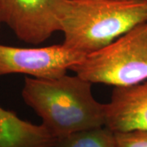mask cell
I'll return each mask as SVG.
<instances>
[{"label": "cell", "mask_w": 147, "mask_h": 147, "mask_svg": "<svg viewBox=\"0 0 147 147\" xmlns=\"http://www.w3.org/2000/svg\"><path fill=\"white\" fill-rule=\"evenodd\" d=\"M61 0H0V21L21 41L39 44L61 31Z\"/></svg>", "instance_id": "obj_5"}, {"label": "cell", "mask_w": 147, "mask_h": 147, "mask_svg": "<svg viewBox=\"0 0 147 147\" xmlns=\"http://www.w3.org/2000/svg\"><path fill=\"white\" fill-rule=\"evenodd\" d=\"M54 147H117V145L115 132L104 126L59 138Z\"/></svg>", "instance_id": "obj_8"}, {"label": "cell", "mask_w": 147, "mask_h": 147, "mask_svg": "<svg viewBox=\"0 0 147 147\" xmlns=\"http://www.w3.org/2000/svg\"><path fill=\"white\" fill-rule=\"evenodd\" d=\"M139 0H61L59 21L65 47L82 55L96 52L146 22Z\"/></svg>", "instance_id": "obj_2"}, {"label": "cell", "mask_w": 147, "mask_h": 147, "mask_svg": "<svg viewBox=\"0 0 147 147\" xmlns=\"http://www.w3.org/2000/svg\"><path fill=\"white\" fill-rule=\"evenodd\" d=\"M92 84L130 87L147 80V22L100 50L85 55L70 69Z\"/></svg>", "instance_id": "obj_3"}, {"label": "cell", "mask_w": 147, "mask_h": 147, "mask_svg": "<svg viewBox=\"0 0 147 147\" xmlns=\"http://www.w3.org/2000/svg\"><path fill=\"white\" fill-rule=\"evenodd\" d=\"M115 134L117 147H147V131H128Z\"/></svg>", "instance_id": "obj_9"}, {"label": "cell", "mask_w": 147, "mask_h": 147, "mask_svg": "<svg viewBox=\"0 0 147 147\" xmlns=\"http://www.w3.org/2000/svg\"><path fill=\"white\" fill-rule=\"evenodd\" d=\"M57 141L42 124L23 120L0 106V147H54Z\"/></svg>", "instance_id": "obj_7"}, {"label": "cell", "mask_w": 147, "mask_h": 147, "mask_svg": "<svg viewBox=\"0 0 147 147\" xmlns=\"http://www.w3.org/2000/svg\"><path fill=\"white\" fill-rule=\"evenodd\" d=\"M84 55L63 43L42 47L0 44V76L22 74L36 79H52L67 74Z\"/></svg>", "instance_id": "obj_4"}, {"label": "cell", "mask_w": 147, "mask_h": 147, "mask_svg": "<svg viewBox=\"0 0 147 147\" xmlns=\"http://www.w3.org/2000/svg\"><path fill=\"white\" fill-rule=\"evenodd\" d=\"M105 127L115 133L147 131V80L115 88L105 104Z\"/></svg>", "instance_id": "obj_6"}, {"label": "cell", "mask_w": 147, "mask_h": 147, "mask_svg": "<svg viewBox=\"0 0 147 147\" xmlns=\"http://www.w3.org/2000/svg\"><path fill=\"white\" fill-rule=\"evenodd\" d=\"M139 1H145V2H146V0H139Z\"/></svg>", "instance_id": "obj_11"}, {"label": "cell", "mask_w": 147, "mask_h": 147, "mask_svg": "<svg viewBox=\"0 0 147 147\" xmlns=\"http://www.w3.org/2000/svg\"><path fill=\"white\" fill-rule=\"evenodd\" d=\"M1 24H2V23H1V21H0V26H1Z\"/></svg>", "instance_id": "obj_12"}, {"label": "cell", "mask_w": 147, "mask_h": 147, "mask_svg": "<svg viewBox=\"0 0 147 147\" xmlns=\"http://www.w3.org/2000/svg\"><path fill=\"white\" fill-rule=\"evenodd\" d=\"M92 85L77 74L52 79L26 77L21 94L42 125L59 139L105 126V104L95 99Z\"/></svg>", "instance_id": "obj_1"}, {"label": "cell", "mask_w": 147, "mask_h": 147, "mask_svg": "<svg viewBox=\"0 0 147 147\" xmlns=\"http://www.w3.org/2000/svg\"><path fill=\"white\" fill-rule=\"evenodd\" d=\"M146 11H147V0L146 1ZM146 22H147V20H146Z\"/></svg>", "instance_id": "obj_10"}]
</instances>
